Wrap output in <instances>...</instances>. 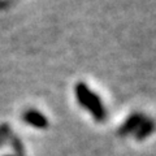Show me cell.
<instances>
[{
    "instance_id": "1",
    "label": "cell",
    "mask_w": 156,
    "mask_h": 156,
    "mask_svg": "<svg viewBox=\"0 0 156 156\" xmlns=\"http://www.w3.org/2000/svg\"><path fill=\"white\" fill-rule=\"evenodd\" d=\"M74 92L80 105L86 111H89L95 121L103 122L107 120V109L103 101L85 82H78L74 87Z\"/></svg>"
},
{
    "instance_id": "2",
    "label": "cell",
    "mask_w": 156,
    "mask_h": 156,
    "mask_svg": "<svg viewBox=\"0 0 156 156\" xmlns=\"http://www.w3.org/2000/svg\"><path fill=\"white\" fill-rule=\"evenodd\" d=\"M146 119V116L140 112H135V113H131L128 119L124 121V124L119 128V135L120 136H128V135H133L136 129L139 128V125L143 122V120Z\"/></svg>"
},
{
    "instance_id": "3",
    "label": "cell",
    "mask_w": 156,
    "mask_h": 156,
    "mask_svg": "<svg viewBox=\"0 0 156 156\" xmlns=\"http://www.w3.org/2000/svg\"><path fill=\"white\" fill-rule=\"evenodd\" d=\"M22 120L25 121L27 125L33 126L37 129H47L48 128V120L47 117L37 109H26L22 113Z\"/></svg>"
},
{
    "instance_id": "4",
    "label": "cell",
    "mask_w": 156,
    "mask_h": 156,
    "mask_svg": "<svg viewBox=\"0 0 156 156\" xmlns=\"http://www.w3.org/2000/svg\"><path fill=\"white\" fill-rule=\"evenodd\" d=\"M155 129H156L155 121L151 120L150 117H146L143 120V122L139 125V128L136 129V131L133 134V136L136 140H143L146 138H148V136L155 131Z\"/></svg>"
},
{
    "instance_id": "5",
    "label": "cell",
    "mask_w": 156,
    "mask_h": 156,
    "mask_svg": "<svg viewBox=\"0 0 156 156\" xmlns=\"http://www.w3.org/2000/svg\"><path fill=\"white\" fill-rule=\"evenodd\" d=\"M12 144H13V148H14V151H16L17 156H25L22 142H21V140H20L18 138H13V139H12Z\"/></svg>"
},
{
    "instance_id": "6",
    "label": "cell",
    "mask_w": 156,
    "mask_h": 156,
    "mask_svg": "<svg viewBox=\"0 0 156 156\" xmlns=\"http://www.w3.org/2000/svg\"><path fill=\"white\" fill-rule=\"evenodd\" d=\"M11 3H12V0H0V9L8 7Z\"/></svg>"
},
{
    "instance_id": "7",
    "label": "cell",
    "mask_w": 156,
    "mask_h": 156,
    "mask_svg": "<svg viewBox=\"0 0 156 156\" xmlns=\"http://www.w3.org/2000/svg\"><path fill=\"white\" fill-rule=\"evenodd\" d=\"M5 156H13V155H5Z\"/></svg>"
}]
</instances>
